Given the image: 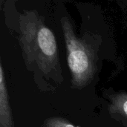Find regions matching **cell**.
Segmentation results:
<instances>
[{"label":"cell","instance_id":"6da1fadb","mask_svg":"<svg viewBox=\"0 0 127 127\" xmlns=\"http://www.w3.org/2000/svg\"><path fill=\"white\" fill-rule=\"evenodd\" d=\"M22 19L21 42L26 60L29 64L36 62L48 73L58 64L56 39L52 31L34 15Z\"/></svg>","mask_w":127,"mask_h":127},{"label":"cell","instance_id":"7a4b0ae2","mask_svg":"<svg viewBox=\"0 0 127 127\" xmlns=\"http://www.w3.org/2000/svg\"><path fill=\"white\" fill-rule=\"evenodd\" d=\"M68 50V64L72 75V82L77 86H84L92 79L95 72V57L92 49L76 36L66 17L61 20Z\"/></svg>","mask_w":127,"mask_h":127},{"label":"cell","instance_id":"3957f363","mask_svg":"<svg viewBox=\"0 0 127 127\" xmlns=\"http://www.w3.org/2000/svg\"><path fill=\"white\" fill-rule=\"evenodd\" d=\"M0 65V127H13L3 68Z\"/></svg>","mask_w":127,"mask_h":127},{"label":"cell","instance_id":"277c9868","mask_svg":"<svg viewBox=\"0 0 127 127\" xmlns=\"http://www.w3.org/2000/svg\"><path fill=\"white\" fill-rule=\"evenodd\" d=\"M45 127H78L74 124L68 122L67 121L59 118H52L45 121Z\"/></svg>","mask_w":127,"mask_h":127},{"label":"cell","instance_id":"5b68a950","mask_svg":"<svg viewBox=\"0 0 127 127\" xmlns=\"http://www.w3.org/2000/svg\"><path fill=\"white\" fill-rule=\"evenodd\" d=\"M116 106H119L127 116V95H123L118 97L116 100Z\"/></svg>","mask_w":127,"mask_h":127}]
</instances>
